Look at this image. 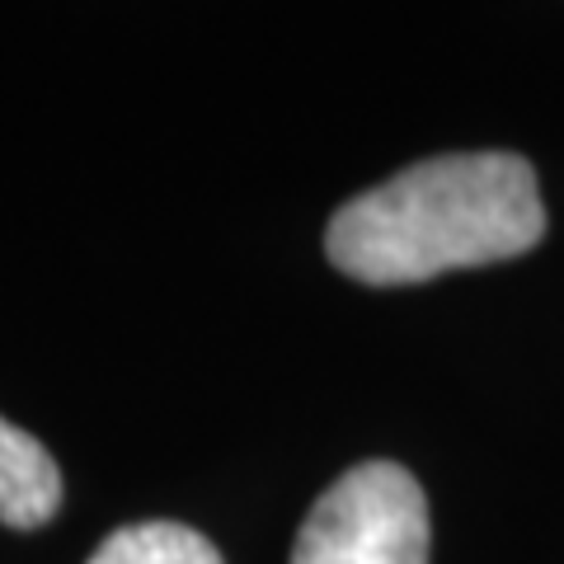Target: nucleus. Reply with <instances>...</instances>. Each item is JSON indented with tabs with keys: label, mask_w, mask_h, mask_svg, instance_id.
I'll use <instances>...</instances> for the list:
<instances>
[{
	"label": "nucleus",
	"mask_w": 564,
	"mask_h": 564,
	"mask_svg": "<svg viewBox=\"0 0 564 564\" xmlns=\"http://www.w3.org/2000/svg\"><path fill=\"white\" fill-rule=\"evenodd\" d=\"M545 236L536 170L513 151L433 155L334 212L325 254L367 288H404L527 254Z\"/></svg>",
	"instance_id": "1"
},
{
	"label": "nucleus",
	"mask_w": 564,
	"mask_h": 564,
	"mask_svg": "<svg viewBox=\"0 0 564 564\" xmlns=\"http://www.w3.org/2000/svg\"><path fill=\"white\" fill-rule=\"evenodd\" d=\"M292 564H429V499L395 462L344 470L306 513Z\"/></svg>",
	"instance_id": "2"
},
{
	"label": "nucleus",
	"mask_w": 564,
	"mask_h": 564,
	"mask_svg": "<svg viewBox=\"0 0 564 564\" xmlns=\"http://www.w3.org/2000/svg\"><path fill=\"white\" fill-rule=\"evenodd\" d=\"M62 508V466L33 433L0 419V527L39 532Z\"/></svg>",
	"instance_id": "3"
},
{
	"label": "nucleus",
	"mask_w": 564,
	"mask_h": 564,
	"mask_svg": "<svg viewBox=\"0 0 564 564\" xmlns=\"http://www.w3.org/2000/svg\"><path fill=\"white\" fill-rule=\"evenodd\" d=\"M85 564H226V560L203 532L155 518V522L118 527L113 536L95 545V555Z\"/></svg>",
	"instance_id": "4"
}]
</instances>
